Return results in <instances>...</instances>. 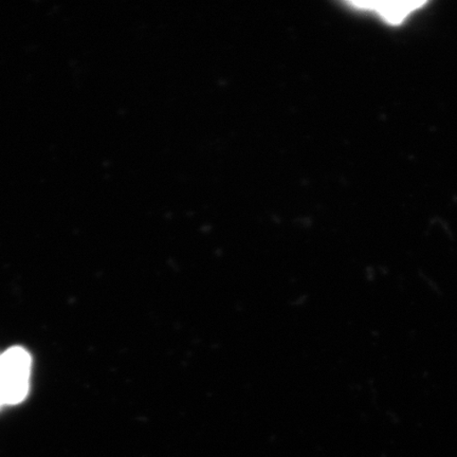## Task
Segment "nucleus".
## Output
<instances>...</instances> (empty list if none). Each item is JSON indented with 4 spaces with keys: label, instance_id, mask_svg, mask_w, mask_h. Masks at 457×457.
Segmentation results:
<instances>
[{
    "label": "nucleus",
    "instance_id": "1",
    "mask_svg": "<svg viewBox=\"0 0 457 457\" xmlns=\"http://www.w3.org/2000/svg\"><path fill=\"white\" fill-rule=\"evenodd\" d=\"M32 360L25 348L14 346L0 355V380L4 404L21 403L30 386Z\"/></svg>",
    "mask_w": 457,
    "mask_h": 457
},
{
    "label": "nucleus",
    "instance_id": "2",
    "mask_svg": "<svg viewBox=\"0 0 457 457\" xmlns=\"http://www.w3.org/2000/svg\"><path fill=\"white\" fill-rule=\"evenodd\" d=\"M353 9L373 13L382 21L393 26H398L420 10L426 2H352Z\"/></svg>",
    "mask_w": 457,
    "mask_h": 457
},
{
    "label": "nucleus",
    "instance_id": "3",
    "mask_svg": "<svg viewBox=\"0 0 457 457\" xmlns=\"http://www.w3.org/2000/svg\"><path fill=\"white\" fill-rule=\"evenodd\" d=\"M4 404V396H3L2 380H0V408H2Z\"/></svg>",
    "mask_w": 457,
    "mask_h": 457
}]
</instances>
